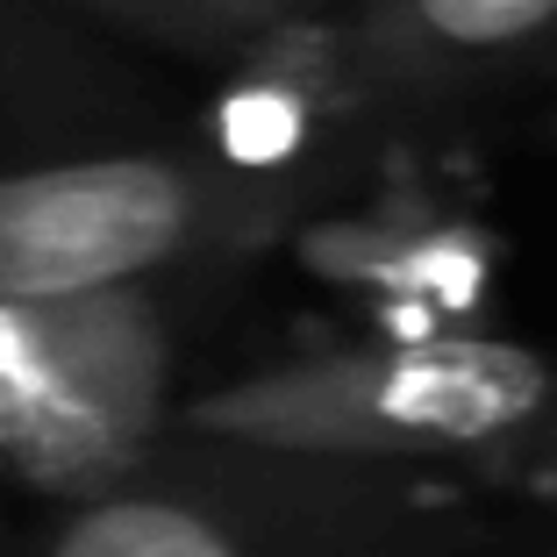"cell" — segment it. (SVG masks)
I'll list each match as a JSON object with an SVG mask.
<instances>
[{"instance_id": "ba28073f", "label": "cell", "mask_w": 557, "mask_h": 557, "mask_svg": "<svg viewBox=\"0 0 557 557\" xmlns=\"http://www.w3.org/2000/svg\"><path fill=\"white\" fill-rule=\"evenodd\" d=\"M44 8H65V15L108 22V29L136 36V44H158L172 58H200V65H230L244 44H258L264 29L300 15H329L344 0H44Z\"/></svg>"}, {"instance_id": "9c48e42d", "label": "cell", "mask_w": 557, "mask_h": 557, "mask_svg": "<svg viewBox=\"0 0 557 557\" xmlns=\"http://www.w3.org/2000/svg\"><path fill=\"white\" fill-rule=\"evenodd\" d=\"M50 50V22L44 0H0V100H22L36 79H58V58Z\"/></svg>"}, {"instance_id": "52a82bcc", "label": "cell", "mask_w": 557, "mask_h": 557, "mask_svg": "<svg viewBox=\"0 0 557 557\" xmlns=\"http://www.w3.org/2000/svg\"><path fill=\"white\" fill-rule=\"evenodd\" d=\"M336 15L364 94L394 122L557 50V0H350Z\"/></svg>"}, {"instance_id": "6da1fadb", "label": "cell", "mask_w": 557, "mask_h": 557, "mask_svg": "<svg viewBox=\"0 0 557 557\" xmlns=\"http://www.w3.org/2000/svg\"><path fill=\"white\" fill-rule=\"evenodd\" d=\"M557 422V358L500 329H379L186 386L172 436L372 472L493 479Z\"/></svg>"}, {"instance_id": "8992f818", "label": "cell", "mask_w": 557, "mask_h": 557, "mask_svg": "<svg viewBox=\"0 0 557 557\" xmlns=\"http://www.w3.org/2000/svg\"><path fill=\"white\" fill-rule=\"evenodd\" d=\"M386 129L394 115L364 94L344 44V15L329 8V15L278 22L236 50L194 144H208L214 158L244 164V172L350 186L386 150Z\"/></svg>"}, {"instance_id": "7a4b0ae2", "label": "cell", "mask_w": 557, "mask_h": 557, "mask_svg": "<svg viewBox=\"0 0 557 557\" xmlns=\"http://www.w3.org/2000/svg\"><path fill=\"white\" fill-rule=\"evenodd\" d=\"M329 194L344 186L244 172L194 136L0 158V300L236 278Z\"/></svg>"}, {"instance_id": "4fadbf2b", "label": "cell", "mask_w": 557, "mask_h": 557, "mask_svg": "<svg viewBox=\"0 0 557 557\" xmlns=\"http://www.w3.org/2000/svg\"><path fill=\"white\" fill-rule=\"evenodd\" d=\"M550 144H557V115H550Z\"/></svg>"}, {"instance_id": "30bf717a", "label": "cell", "mask_w": 557, "mask_h": 557, "mask_svg": "<svg viewBox=\"0 0 557 557\" xmlns=\"http://www.w3.org/2000/svg\"><path fill=\"white\" fill-rule=\"evenodd\" d=\"M486 486L515 493V500H536V508H550V515H557V422L543 429V436H529L522 450H515V458L486 479Z\"/></svg>"}, {"instance_id": "277c9868", "label": "cell", "mask_w": 557, "mask_h": 557, "mask_svg": "<svg viewBox=\"0 0 557 557\" xmlns=\"http://www.w3.org/2000/svg\"><path fill=\"white\" fill-rule=\"evenodd\" d=\"M230 278H144L0 300V493L65 508L172 436L186 350Z\"/></svg>"}, {"instance_id": "7c38bea8", "label": "cell", "mask_w": 557, "mask_h": 557, "mask_svg": "<svg viewBox=\"0 0 557 557\" xmlns=\"http://www.w3.org/2000/svg\"><path fill=\"white\" fill-rule=\"evenodd\" d=\"M0 557H15V536H8V522H0Z\"/></svg>"}, {"instance_id": "5b68a950", "label": "cell", "mask_w": 557, "mask_h": 557, "mask_svg": "<svg viewBox=\"0 0 557 557\" xmlns=\"http://www.w3.org/2000/svg\"><path fill=\"white\" fill-rule=\"evenodd\" d=\"M278 250L329 294L364 300L394 329H443V336H472L493 329V286H500V244H493L486 214L450 200L408 158L386 144L364 180L344 194L314 200Z\"/></svg>"}, {"instance_id": "3957f363", "label": "cell", "mask_w": 557, "mask_h": 557, "mask_svg": "<svg viewBox=\"0 0 557 557\" xmlns=\"http://www.w3.org/2000/svg\"><path fill=\"white\" fill-rule=\"evenodd\" d=\"M472 522L458 479L164 436L129 479L44 508L15 557H414Z\"/></svg>"}, {"instance_id": "8fae6325", "label": "cell", "mask_w": 557, "mask_h": 557, "mask_svg": "<svg viewBox=\"0 0 557 557\" xmlns=\"http://www.w3.org/2000/svg\"><path fill=\"white\" fill-rule=\"evenodd\" d=\"M414 557H557V536H522V529L486 522V515H479L472 529L429 543V550H414Z\"/></svg>"}]
</instances>
